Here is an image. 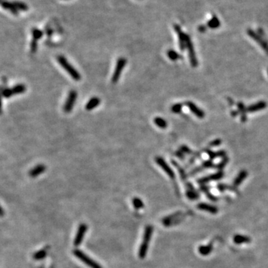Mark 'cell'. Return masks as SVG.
<instances>
[{
  "mask_svg": "<svg viewBox=\"0 0 268 268\" xmlns=\"http://www.w3.org/2000/svg\"><path fill=\"white\" fill-rule=\"evenodd\" d=\"M153 227L152 225H147L145 229H144L143 240L141 243L140 247L139 250V257L141 259H144L145 258L146 255L147 253L148 250L149 244H150V240H151L152 235H153Z\"/></svg>",
  "mask_w": 268,
  "mask_h": 268,
  "instance_id": "cell-1",
  "label": "cell"
},
{
  "mask_svg": "<svg viewBox=\"0 0 268 268\" xmlns=\"http://www.w3.org/2000/svg\"><path fill=\"white\" fill-rule=\"evenodd\" d=\"M57 61L60 64V66L65 70L67 73L69 75V76L71 77L72 79L75 81H79L81 79V75L79 73V72L73 67V66L67 60V59L63 55H59L57 57Z\"/></svg>",
  "mask_w": 268,
  "mask_h": 268,
  "instance_id": "cell-2",
  "label": "cell"
},
{
  "mask_svg": "<svg viewBox=\"0 0 268 268\" xmlns=\"http://www.w3.org/2000/svg\"><path fill=\"white\" fill-rule=\"evenodd\" d=\"M73 254L75 255V256L77 258H78L79 260H81L83 264H86V266H88L90 268H103L102 266H101L97 261H94L92 258H91L89 256H88L86 253H84L83 252L81 251V250H78V249H75V250L72 251Z\"/></svg>",
  "mask_w": 268,
  "mask_h": 268,
  "instance_id": "cell-3",
  "label": "cell"
},
{
  "mask_svg": "<svg viewBox=\"0 0 268 268\" xmlns=\"http://www.w3.org/2000/svg\"><path fill=\"white\" fill-rule=\"evenodd\" d=\"M26 91V86L25 84L22 83H19V84L15 85L13 87L6 88L4 89L2 92L3 98H8L12 97V96L16 95H20L22 93H24Z\"/></svg>",
  "mask_w": 268,
  "mask_h": 268,
  "instance_id": "cell-4",
  "label": "cell"
},
{
  "mask_svg": "<svg viewBox=\"0 0 268 268\" xmlns=\"http://www.w3.org/2000/svg\"><path fill=\"white\" fill-rule=\"evenodd\" d=\"M127 65V59L124 57H119V58L117 60L116 65H115V70L113 73L111 78V82L114 83H116L119 80L120 77H121V73H122L123 69L125 67V66Z\"/></svg>",
  "mask_w": 268,
  "mask_h": 268,
  "instance_id": "cell-5",
  "label": "cell"
},
{
  "mask_svg": "<svg viewBox=\"0 0 268 268\" xmlns=\"http://www.w3.org/2000/svg\"><path fill=\"white\" fill-rule=\"evenodd\" d=\"M182 215L183 214H182V211H177V212L174 213V214L165 217L162 222H163V225L166 227H169L172 225H176V224H178L181 221L183 220L184 217L182 216Z\"/></svg>",
  "mask_w": 268,
  "mask_h": 268,
  "instance_id": "cell-6",
  "label": "cell"
},
{
  "mask_svg": "<svg viewBox=\"0 0 268 268\" xmlns=\"http://www.w3.org/2000/svg\"><path fill=\"white\" fill-rule=\"evenodd\" d=\"M77 98H78V93L75 90H71L69 92L68 97H67L66 100L63 104V111L66 113H70L73 110Z\"/></svg>",
  "mask_w": 268,
  "mask_h": 268,
  "instance_id": "cell-7",
  "label": "cell"
},
{
  "mask_svg": "<svg viewBox=\"0 0 268 268\" xmlns=\"http://www.w3.org/2000/svg\"><path fill=\"white\" fill-rule=\"evenodd\" d=\"M155 162L157 163V164L165 171V174L169 176L171 179H174L175 178V174H174V171L172 170V168L169 166V165L165 162V160L163 157H157L155 158Z\"/></svg>",
  "mask_w": 268,
  "mask_h": 268,
  "instance_id": "cell-8",
  "label": "cell"
},
{
  "mask_svg": "<svg viewBox=\"0 0 268 268\" xmlns=\"http://www.w3.org/2000/svg\"><path fill=\"white\" fill-rule=\"evenodd\" d=\"M247 34L249 36L252 38V39L254 40L256 43L261 46V49L265 52L266 54L268 55V43L261 37V36H260L258 34H256V32H255L253 29H250L249 28L247 29Z\"/></svg>",
  "mask_w": 268,
  "mask_h": 268,
  "instance_id": "cell-9",
  "label": "cell"
},
{
  "mask_svg": "<svg viewBox=\"0 0 268 268\" xmlns=\"http://www.w3.org/2000/svg\"><path fill=\"white\" fill-rule=\"evenodd\" d=\"M186 48H187L188 53H189L190 63L192 64V66L195 68V67H197L198 66V61H197V58L196 57V54H195V49H194V46L192 44V40H191V38L189 37H188L187 40H186Z\"/></svg>",
  "mask_w": 268,
  "mask_h": 268,
  "instance_id": "cell-10",
  "label": "cell"
},
{
  "mask_svg": "<svg viewBox=\"0 0 268 268\" xmlns=\"http://www.w3.org/2000/svg\"><path fill=\"white\" fill-rule=\"evenodd\" d=\"M87 229L88 227L86 224L82 223V224H80L78 230H77V233L75 235V239H74V245L75 247L80 246L81 244L82 243L83 237H84L86 231H87Z\"/></svg>",
  "mask_w": 268,
  "mask_h": 268,
  "instance_id": "cell-11",
  "label": "cell"
},
{
  "mask_svg": "<svg viewBox=\"0 0 268 268\" xmlns=\"http://www.w3.org/2000/svg\"><path fill=\"white\" fill-rule=\"evenodd\" d=\"M224 176V173L223 171H219L215 174H210V175L204 176V177L200 178L197 179V182L200 185H205L207 182H212V181H217L219 179H222L223 176Z\"/></svg>",
  "mask_w": 268,
  "mask_h": 268,
  "instance_id": "cell-12",
  "label": "cell"
},
{
  "mask_svg": "<svg viewBox=\"0 0 268 268\" xmlns=\"http://www.w3.org/2000/svg\"><path fill=\"white\" fill-rule=\"evenodd\" d=\"M174 27L176 34H177L178 39H179V49H180L181 51H184L186 48V40H187L189 35H187L182 31L179 25H174Z\"/></svg>",
  "mask_w": 268,
  "mask_h": 268,
  "instance_id": "cell-13",
  "label": "cell"
},
{
  "mask_svg": "<svg viewBox=\"0 0 268 268\" xmlns=\"http://www.w3.org/2000/svg\"><path fill=\"white\" fill-rule=\"evenodd\" d=\"M186 196L191 200H195L200 198V194L197 192L196 189L194 188L192 183L190 182H186Z\"/></svg>",
  "mask_w": 268,
  "mask_h": 268,
  "instance_id": "cell-14",
  "label": "cell"
},
{
  "mask_svg": "<svg viewBox=\"0 0 268 268\" xmlns=\"http://www.w3.org/2000/svg\"><path fill=\"white\" fill-rule=\"evenodd\" d=\"M187 107H189V110L193 113L195 115H196L197 117L200 118H203L205 117V113L204 111H203L202 110H200L198 107L193 103L192 102H187L186 103Z\"/></svg>",
  "mask_w": 268,
  "mask_h": 268,
  "instance_id": "cell-15",
  "label": "cell"
},
{
  "mask_svg": "<svg viewBox=\"0 0 268 268\" xmlns=\"http://www.w3.org/2000/svg\"><path fill=\"white\" fill-rule=\"evenodd\" d=\"M197 208L199 210H201V211H205L207 212H209L211 214H216L218 212V208L217 206H212L211 204H208V203H200L197 205Z\"/></svg>",
  "mask_w": 268,
  "mask_h": 268,
  "instance_id": "cell-16",
  "label": "cell"
},
{
  "mask_svg": "<svg viewBox=\"0 0 268 268\" xmlns=\"http://www.w3.org/2000/svg\"><path fill=\"white\" fill-rule=\"evenodd\" d=\"M46 165L43 164H39L34 167L31 170H30L29 172H28V175L32 178L37 177V176L43 174V173L46 171Z\"/></svg>",
  "mask_w": 268,
  "mask_h": 268,
  "instance_id": "cell-17",
  "label": "cell"
},
{
  "mask_svg": "<svg viewBox=\"0 0 268 268\" xmlns=\"http://www.w3.org/2000/svg\"><path fill=\"white\" fill-rule=\"evenodd\" d=\"M267 103L264 101H260V102L255 103L252 105L249 106L247 107V112L249 113H255V112L260 111L267 107Z\"/></svg>",
  "mask_w": 268,
  "mask_h": 268,
  "instance_id": "cell-18",
  "label": "cell"
},
{
  "mask_svg": "<svg viewBox=\"0 0 268 268\" xmlns=\"http://www.w3.org/2000/svg\"><path fill=\"white\" fill-rule=\"evenodd\" d=\"M248 175V172L246 170H242L239 172V174H237V176L235 177V179L233 181V186L234 187L237 188L241 184V182L247 178V176Z\"/></svg>",
  "mask_w": 268,
  "mask_h": 268,
  "instance_id": "cell-19",
  "label": "cell"
},
{
  "mask_svg": "<svg viewBox=\"0 0 268 268\" xmlns=\"http://www.w3.org/2000/svg\"><path fill=\"white\" fill-rule=\"evenodd\" d=\"M237 111L241 114V121L242 122H246L247 117V107H245V105L242 102H238L237 104Z\"/></svg>",
  "mask_w": 268,
  "mask_h": 268,
  "instance_id": "cell-20",
  "label": "cell"
},
{
  "mask_svg": "<svg viewBox=\"0 0 268 268\" xmlns=\"http://www.w3.org/2000/svg\"><path fill=\"white\" fill-rule=\"evenodd\" d=\"M2 7L3 8L6 9V10H8L12 14L14 15H17L18 14V10L16 8V6L14 5V2H8L6 0L2 2Z\"/></svg>",
  "mask_w": 268,
  "mask_h": 268,
  "instance_id": "cell-21",
  "label": "cell"
},
{
  "mask_svg": "<svg viewBox=\"0 0 268 268\" xmlns=\"http://www.w3.org/2000/svg\"><path fill=\"white\" fill-rule=\"evenodd\" d=\"M100 103H101V100L99 98L93 97L91 99H89V102L86 103L85 108H86V110H88V111H90V110H94L95 108H96V107L100 104Z\"/></svg>",
  "mask_w": 268,
  "mask_h": 268,
  "instance_id": "cell-22",
  "label": "cell"
},
{
  "mask_svg": "<svg viewBox=\"0 0 268 268\" xmlns=\"http://www.w3.org/2000/svg\"><path fill=\"white\" fill-rule=\"evenodd\" d=\"M234 243L236 244H248L252 241L251 237L247 235H235L233 237Z\"/></svg>",
  "mask_w": 268,
  "mask_h": 268,
  "instance_id": "cell-23",
  "label": "cell"
},
{
  "mask_svg": "<svg viewBox=\"0 0 268 268\" xmlns=\"http://www.w3.org/2000/svg\"><path fill=\"white\" fill-rule=\"evenodd\" d=\"M49 247H46L43 249H41L39 251L36 252L35 253H34L33 255V258L34 260H37V261H39V260H42L43 258H46V255L48 253V249H49Z\"/></svg>",
  "mask_w": 268,
  "mask_h": 268,
  "instance_id": "cell-24",
  "label": "cell"
},
{
  "mask_svg": "<svg viewBox=\"0 0 268 268\" xmlns=\"http://www.w3.org/2000/svg\"><path fill=\"white\" fill-rule=\"evenodd\" d=\"M213 250V245L212 244H209L205 245V246H200L198 248V252L200 255L203 256H206L209 255L211 253Z\"/></svg>",
  "mask_w": 268,
  "mask_h": 268,
  "instance_id": "cell-25",
  "label": "cell"
},
{
  "mask_svg": "<svg viewBox=\"0 0 268 268\" xmlns=\"http://www.w3.org/2000/svg\"><path fill=\"white\" fill-rule=\"evenodd\" d=\"M200 190H201L202 192H203V193L206 195V197H208L210 200H211V201H215V202L218 201V199L215 196H214L212 194L210 193L209 189H208V186H206V185H200Z\"/></svg>",
  "mask_w": 268,
  "mask_h": 268,
  "instance_id": "cell-26",
  "label": "cell"
},
{
  "mask_svg": "<svg viewBox=\"0 0 268 268\" xmlns=\"http://www.w3.org/2000/svg\"><path fill=\"white\" fill-rule=\"evenodd\" d=\"M171 163H172V164L174 165V166L175 167L176 169H177V171H179V176H180V177H181V179H182V181H186V179H187V174H186L185 170H184L183 168H182V167L180 166V165L178 164V163H176V161H174V160H172V161H171Z\"/></svg>",
  "mask_w": 268,
  "mask_h": 268,
  "instance_id": "cell-27",
  "label": "cell"
},
{
  "mask_svg": "<svg viewBox=\"0 0 268 268\" xmlns=\"http://www.w3.org/2000/svg\"><path fill=\"white\" fill-rule=\"evenodd\" d=\"M153 123L161 129H165L168 127V122L162 117H156L153 118Z\"/></svg>",
  "mask_w": 268,
  "mask_h": 268,
  "instance_id": "cell-28",
  "label": "cell"
},
{
  "mask_svg": "<svg viewBox=\"0 0 268 268\" xmlns=\"http://www.w3.org/2000/svg\"><path fill=\"white\" fill-rule=\"evenodd\" d=\"M207 25H208V26L210 28L215 29V28H219L220 25H221V22H220V20H218V18L216 16H213L211 20L208 21Z\"/></svg>",
  "mask_w": 268,
  "mask_h": 268,
  "instance_id": "cell-29",
  "label": "cell"
},
{
  "mask_svg": "<svg viewBox=\"0 0 268 268\" xmlns=\"http://www.w3.org/2000/svg\"><path fill=\"white\" fill-rule=\"evenodd\" d=\"M132 203L133 206H134L136 210L140 209V208H144V206L143 201L140 198H139V197H134L132 200Z\"/></svg>",
  "mask_w": 268,
  "mask_h": 268,
  "instance_id": "cell-30",
  "label": "cell"
},
{
  "mask_svg": "<svg viewBox=\"0 0 268 268\" xmlns=\"http://www.w3.org/2000/svg\"><path fill=\"white\" fill-rule=\"evenodd\" d=\"M167 54H168V57H169L170 60H172V61H176V60H177L178 59L182 57L177 52H176V51L172 50V49L168 50V52H167Z\"/></svg>",
  "mask_w": 268,
  "mask_h": 268,
  "instance_id": "cell-31",
  "label": "cell"
},
{
  "mask_svg": "<svg viewBox=\"0 0 268 268\" xmlns=\"http://www.w3.org/2000/svg\"><path fill=\"white\" fill-rule=\"evenodd\" d=\"M32 33V36H33V39L34 40H39L40 39H41L43 37V32L40 30L39 28H34L31 31Z\"/></svg>",
  "mask_w": 268,
  "mask_h": 268,
  "instance_id": "cell-32",
  "label": "cell"
},
{
  "mask_svg": "<svg viewBox=\"0 0 268 268\" xmlns=\"http://www.w3.org/2000/svg\"><path fill=\"white\" fill-rule=\"evenodd\" d=\"M14 5L16 6V8H17V10L18 11H28V6L25 3L22 2L16 1V2H14Z\"/></svg>",
  "mask_w": 268,
  "mask_h": 268,
  "instance_id": "cell-33",
  "label": "cell"
},
{
  "mask_svg": "<svg viewBox=\"0 0 268 268\" xmlns=\"http://www.w3.org/2000/svg\"><path fill=\"white\" fill-rule=\"evenodd\" d=\"M182 104L180 103H177L174 104V105L171 107V112L174 113H179L181 112V110H182Z\"/></svg>",
  "mask_w": 268,
  "mask_h": 268,
  "instance_id": "cell-34",
  "label": "cell"
},
{
  "mask_svg": "<svg viewBox=\"0 0 268 268\" xmlns=\"http://www.w3.org/2000/svg\"><path fill=\"white\" fill-rule=\"evenodd\" d=\"M228 162H229V158H228L227 157H224V158L223 159L222 161H221L219 164H218L216 165V168L217 169L219 170V171H222L223 168H224V167L227 165Z\"/></svg>",
  "mask_w": 268,
  "mask_h": 268,
  "instance_id": "cell-35",
  "label": "cell"
},
{
  "mask_svg": "<svg viewBox=\"0 0 268 268\" xmlns=\"http://www.w3.org/2000/svg\"><path fill=\"white\" fill-rule=\"evenodd\" d=\"M202 166L203 167V168H204V169H206V168H216V165L213 163L212 160H206L205 162H203V164H202Z\"/></svg>",
  "mask_w": 268,
  "mask_h": 268,
  "instance_id": "cell-36",
  "label": "cell"
},
{
  "mask_svg": "<svg viewBox=\"0 0 268 268\" xmlns=\"http://www.w3.org/2000/svg\"><path fill=\"white\" fill-rule=\"evenodd\" d=\"M30 49L31 53H35L37 50V40H32L30 44Z\"/></svg>",
  "mask_w": 268,
  "mask_h": 268,
  "instance_id": "cell-37",
  "label": "cell"
},
{
  "mask_svg": "<svg viewBox=\"0 0 268 268\" xmlns=\"http://www.w3.org/2000/svg\"><path fill=\"white\" fill-rule=\"evenodd\" d=\"M205 151H206V153L208 154V157H209L210 160H215V159L218 158V153H217V152L213 151V150H209V149H206Z\"/></svg>",
  "mask_w": 268,
  "mask_h": 268,
  "instance_id": "cell-38",
  "label": "cell"
},
{
  "mask_svg": "<svg viewBox=\"0 0 268 268\" xmlns=\"http://www.w3.org/2000/svg\"><path fill=\"white\" fill-rule=\"evenodd\" d=\"M203 170H204V168H203V167L202 166V165H200V166L197 167V168H194V169L192 170V171H191L190 174H189V176H194V175H195V174H198V173H200V171H203Z\"/></svg>",
  "mask_w": 268,
  "mask_h": 268,
  "instance_id": "cell-39",
  "label": "cell"
},
{
  "mask_svg": "<svg viewBox=\"0 0 268 268\" xmlns=\"http://www.w3.org/2000/svg\"><path fill=\"white\" fill-rule=\"evenodd\" d=\"M179 150H180L182 153H185V154H192V153H193V152H192V150H191L189 147H188L187 146H186V145L181 146V147L179 148Z\"/></svg>",
  "mask_w": 268,
  "mask_h": 268,
  "instance_id": "cell-40",
  "label": "cell"
},
{
  "mask_svg": "<svg viewBox=\"0 0 268 268\" xmlns=\"http://www.w3.org/2000/svg\"><path fill=\"white\" fill-rule=\"evenodd\" d=\"M221 142H222V140L220 139H216L215 140L211 141V142L209 143V146L210 147H217V146H219L221 144Z\"/></svg>",
  "mask_w": 268,
  "mask_h": 268,
  "instance_id": "cell-41",
  "label": "cell"
},
{
  "mask_svg": "<svg viewBox=\"0 0 268 268\" xmlns=\"http://www.w3.org/2000/svg\"><path fill=\"white\" fill-rule=\"evenodd\" d=\"M227 189H229V187L227 185H226V184L220 183V184H218V191H219V192H224V191L227 190Z\"/></svg>",
  "mask_w": 268,
  "mask_h": 268,
  "instance_id": "cell-42",
  "label": "cell"
},
{
  "mask_svg": "<svg viewBox=\"0 0 268 268\" xmlns=\"http://www.w3.org/2000/svg\"><path fill=\"white\" fill-rule=\"evenodd\" d=\"M175 156L176 157H177L178 158L181 159V160H183V159L185 158V155H184V153H182L180 150H177V151L176 152Z\"/></svg>",
  "mask_w": 268,
  "mask_h": 268,
  "instance_id": "cell-43",
  "label": "cell"
},
{
  "mask_svg": "<svg viewBox=\"0 0 268 268\" xmlns=\"http://www.w3.org/2000/svg\"><path fill=\"white\" fill-rule=\"evenodd\" d=\"M198 30H199V31L201 32V33H204V32L206 31V28L205 25H200V26H199Z\"/></svg>",
  "mask_w": 268,
  "mask_h": 268,
  "instance_id": "cell-44",
  "label": "cell"
},
{
  "mask_svg": "<svg viewBox=\"0 0 268 268\" xmlns=\"http://www.w3.org/2000/svg\"><path fill=\"white\" fill-rule=\"evenodd\" d=\"M238 114H239L238 111H236V110H232V111L231 112V115L233 117H235L236 115H238Z\"/></svg>",
  "mask_w": 268,
  "mask_h": 268,
  "instance_id": "cell-45",
  "label": "cell"
},
{
  "mask_svg": "<svg viewBox=\"0 0 268 268\" xmlns=\"http://www.w3.org/2000/svg\"><path fill=\"white\" fill-rule=\"evenodd\" d=\"M228 102H229V105L232 106V105H233V104H234V101H233V99L230 98H228Z\"/></svg>",
  "mask_w": 268,
  "mask_h": 268,
  "instance_id": "cell-46",
  "label": "cell"
},
{
  "mask_svg": "<svg viewBox=\"0 0 268 268\" xmlns=\"http://www.w3.org/2000/svg\"><path fill=\"white\" fill-rule=\"evenodd\" d=\"M1 211H2L1 215H2V216H3V215H4V209H3V208H1Z\"/></svg>",
  "mask_w": 268,
  "mask_h": 268,
  "instance_id": "cell-47",
  "label": "cell"
},
{
  "mask_svg": "<svg viewBox=\"0 0 268 268\" xmlns=\"http://www.w3.org/2000/svg\"><path fill=\"white\" fill-rule=\"evenodd\" d=\"M267 74H268V69H267Z\"/></svg>",
  "mask_w": 268,
  "mask_h": 268,
  "instance_id": "cell-48",
  "label": "cell"
},
{
  "mask_svg": "<svg viewBox=\"0 0 268 268\" xmlns=\"http://www.w3.org/2000/svg\"><path fill=\"white\" fill-rule=\"evenodd\" d=\"M2 1H5V0H2Z\"/></svg>",
  "mask_w": 268,
  "mask_h": 268,
  "instance_id": "cell-49",
  "label": "cell"
}]
</instances>
